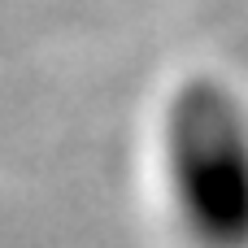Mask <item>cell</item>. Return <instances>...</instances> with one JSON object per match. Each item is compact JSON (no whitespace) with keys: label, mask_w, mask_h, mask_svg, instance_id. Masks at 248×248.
<instances>
[{"label":"cell","mask_w":248,"mask_h":248,"mask_svg":"<svg viewBox=\"0 0 248 248\" xmlns=\"http://www.w3.org/2000/svg\"><path fill=\"white\" fill-rule=\"evenodd\" d=\"M157 170L174 227L192 248H244L248 126L244 105L218 74L183 78L157 122Z\"/></svg>","instance_id":"6da1fadb"}]
</instances>
